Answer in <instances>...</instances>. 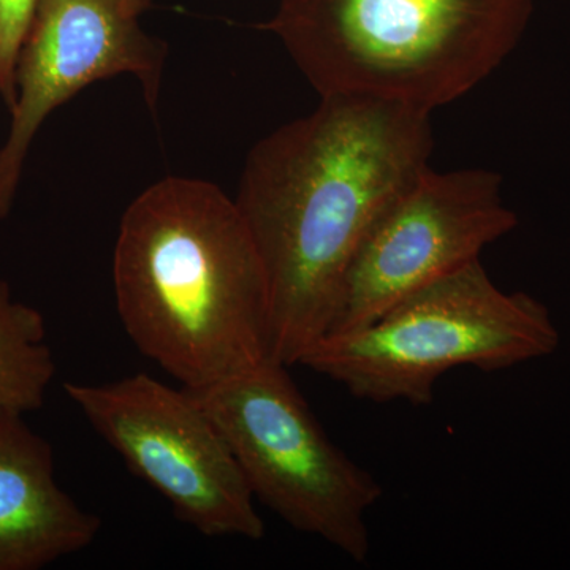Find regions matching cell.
<instances>
[{
  "mask_svg": "<svg viewBox=\"0 0 570 570\" xmlns=\"http://www.w3.org/2000/svg\"><path fill=\"white\" fill-rule=\"evenodd\" d=\"M433 146L431 111L355 96L321 97L255 142L234 200L268 281L275 362L299 365L328 333L356 250Z\"/></svg>",
  "mask_w": 570,
  "mask_h": 570,
  "instance_id": "cell-1",
  "label": "cell"
},
{
  "mask_svg": "<svg viewBox=\"0 0 570 570\" xmlns=\"http://www.w3.org/2000/svg\"><path fill=\"white\" fill-rule=\"evenodd\" d=\"M55 374L43 316L0 281V411H39Z\"/></svg>",
  "mask_w": 570,
  "mask_h": 570,
  "instance_id": "cell-10",
  "label": "cell"
},
{
  "mask_svg": "<svg viewBox=\"0 0 570 570\" xmlns=\"http://www.w3.org/2000/svg\"><path fill=\"white\" fill-rule=\"evenodd\" d=\"M558 346L549 309L534 296L502 291L475 261L366 325L322 337L299 366L332 379L356 400L426 406L439 379L455 367L508 370Z\"/></svg>",
  "mask_w": 570,
  "mask_h": 570,
  "instance_id": "cell-4",
  "label": "cell"
},
{
  "mask_svg": "<svg viewBox=\"0 0 570 570\" xmlns=\"http://www.w3.org/2000/svg\"><path fill=\"white\" fill-rule=\"evenodd\" d=\"M189 392L224 434L255 499L295 530L366 562L367 513L381 483L328 438L287 366L266 362Z\"/></svg>",
  "mask_w": 570,
  "mask_h": 570,
  "instance_id": "cell-5",
  "label": "cell"
},
{
  "mask_svg": "<svg viewBox=\"0 0 570 570\" xmlns=\"http://www.w3.org/2000/svg\"><path fill=\"white\" fill-rule=\"evenodd\" d=\"M71 403L175 515L206 538L261 540L265 523L224 434L186 389L148 374L63 385Z\"/></svg>",
  "mask_w": 570,
  "mask_h": 570,
  "instance_id": "cell-6",
  "label": "cell"
},
{
  "mask_svg": "<svg viewBox=\"0 0 570 570\" xmlns=\"http://www.w3.org/2000/svg\"><path fill=\"white\" fill-rule=\"evenodd\" d=\"M501 184V176L485 168L438 174L431 167L409 183L356 250L326 335L360 328L420 288L480 261L487 246L519 225Z\"/></svg>",
  "mask_w": 570,
  "mask_h": 570,
  "instance_id": "cell-7",
  "label": "cell"
},
{
  "mask_svg": "<svg viewBox=\"0 0 570 570\" xmlns=\"http://www.w3.org/2000/svg\"><path fill=\"white\" fill-rule=\"evenodd\" d=\"M102 528L56 482L51 445L0 411V570H39L88 549Z\"/></svg>",
  "mask_w": 570,
  "mask_h": 570,
  "instance_id": "cell-9",
  "label": "cell"
},
{
  "mask_svg": "<svg viewBox=\"0 0 570 570\" xmlns=\"http://www.w3.org/2000/svg\"><path fill=\"white\" fill-rule=\"evenodd\" d=\"M40 0H0V96L9 107L17 99V63Z\"/></svg>",
  "mask_w": 570,
  "mask_h": 570,
  "instance_id": "cell-11",
  "label": "cell"
},
{
  "mask_svg": "<svg viewBox=\"0 0 570 570\" xmlns=\"http://www.w3.org/2000/svg\"><path fill=\"white\" fill-rule=\"evenodd\" d=\"M127 335L184 389L273 360L268 281L234 197L168 176L127 206L112 254Z\"/></svg>",
  "mask_w": 570,
  "mask_h": 570,
  "instance_id": "cell-2",
  "label": "cell"
},
{
  "mask_svg": "<svg viewBox=\"0 0 570 570\" xmlns=\"http://www.w3.org/2000/svg\"><path fill=\"white\" fill-rule=\"evenodd\" d=\"M165 45L142 31L122 0H40L17 63V99L0 148V219L10 213L33 137L86 86L132 75L156 108Z\"/></svg>",
  "mask_w": 570,
  "mask_h": 570,
  "instance_id": "cell-8",
  "label": "cell"
},
{
  "mask_svg": "<svg viewBox=\"0 0 570 570\" xmlns=\"http://www.w3.org/2000/svg\"><path fill=\"white\" fill-rule=\"evenodd\" d=\"M535 0H279L275 33L321 97L436 110L515 50Z\"/></svg>",
  "mask_w": 570,
  "mask_h": 570,
  "instance_id": "cell-3",
  "label": "cell"
},
{
  "mask_svg": "<svg viewBox=\"0 0 570 570\" xmlns=\"http://www.w3.org/2000/svg\"><path fill=\"white\" fill-rule=\"evenodd\" d=\"M124 7L135 18H140L142 11L148 9L149 0H122Z\"/></svg>",
  "mask_w": 570,
  "mask_h": 570,
  "instance_id": "cell-12",
  "label": "cell"
}]
</instances>
